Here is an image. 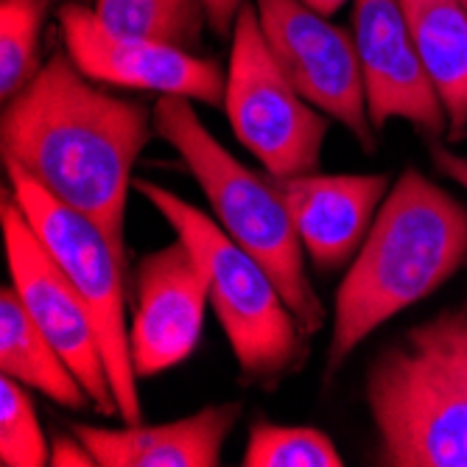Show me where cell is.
Masks as SVG:
<instances>
[{
    "instance_id": "cell-1",
    "label": "cell",
    "mask_w": 467,
    "mask_h": 467,
    "mask_svg": "<svg viewBox=\"0 0 467 467\" xmlns=\"http://www.w3.org/2000/svg\"><path fill=\"white\" fill-rule=\"evenodd\" d=\"M154 109L118 99L57 51L31 84L4 104V162L20 165L48 193L93 219L126 264V199Z\"/></svg>"
},
{
    "instance_id": "cell-2",
    "label": "cell",
    "mask_w": 467,
    "mask_h": 467,
    "mask_svg": "<svg viewBox=\"0 0 467 467\" xmlns=\"http://www.w3.org/2000/svg\"><path fill=\"white\" fill-rule=\"evenodd\" d=\"M467 266V204L406 168L336 291L325 384L384 322Z\"/></svg>"
},
{
    "instance_id": "cell-3",
    "label": "cell",
    "mask_w": 467,
    "mask_h": 467,
    "mask_svg": "<svg viewBox=\"0 0 467 467\" xmlns=\"http://www.w3.org/2000/svg\"><path fill=\"white\" fill-rule=\"evenodd\" d=\"M151 109L157 138L182 157L222 230L269 272L300 327L308 336L319 333L327 311L308 277L306 246L277 182L254 174L210 135L191 99L160 96Z\"/></svg>"
},
{
    "instance_id": "cell-4",
    "label": "cell",
    "mask_w": 467,
    "mask_h": 467,
    "mask_svg": "<svg viewBox=\"0 0 467 467\" xmlns=\"http://www.w3.org/2000/svg\"><path fill=\"white\" fill-rule=\"evenodd\" d=\"M132 188L191 244L210 280L213 306L238 369L246 384L275 389L283 378L303 367L308 356V333L285 306L269 272L241 249L216 219L193 207L168 188L132 180Z\"/></svg>"
},
{
    "instance_id": "cell-5",
    "label": "cell",
    "mask_w": 467,
    "mask_h": 467,
    "mask_svg": "<svg viewBox=\"0 0 467 467\" xmlns=\"http://www.w3.org/2000/svg\"><path fill=\"white\" fill-rule=\"evenodd\" d=\"M380 467H467V389L409 338L380 350L364 380Z\"/></svg>"
},
{
    "instance_id": "cell-6",
    "label": "cell",
    "mask_w": 467,
    "mask_h": 467,
    "mask_svg": "<svg viewBox=\"0 0 467 467\" xmlns=\"http://www.w3.org/2000/svg\"><path fill=\"white\" fill-rule=\"evenodd\" d=\"M4 168L28 224L39 235V241L48 246L54 261L70 277L96 319L112 392L118 398V417L126 420V426H138V422H143V409L130 350L123 285L130 266L120 261L112 241L93 219L59 202L34 177H28L20 165L4 162Z\"/></svg>"
},
{
    "instance_id": "cell-7",
    "label": "cell",
    "mask_w": 467,
    "mask_h": 467,
    "mask_svg": "<svg viewBox=\"0 0 467 467\" xmlns=\"http://www.w3.org/2000/svg\"><path fill=\"white\" fill-rule=\"evenodd\" d=\"M230 36L224 112L235 140L275 180L317 174L327 118L296 93L272 57L254 4L241 6Z\"/></svg>"
},
{
    "instance_id": "cell-8",
    "label": "cell",
    "mask_w": 467,
    "mask_h": 467,
    "mask_svg": "<svg viewBox=\"0 0 467 467\" xmlns=\"http://www.w3.org/2000/svg\"><path fill=\"white\" fill-rule=\"evenodd\" d=\"M0 227H4L12 285L28 317L76 372L93 409L104 417L118 414V398L112 392L96 319L48 246L28 224L12 188L4 191L0 202Z\"/></svg>"
},
{
    "instance_id": "cell-9",
    "label": "cell",
    "mask_w": 467,
    "mask_h": 467,
    "mask_svg": "<svg viewBox=\"0 0 467 467\" xmlns=\"http://www.w3.org/2000/svg\"><path fill=\"white\" fill-rule=\"evenodd\" d=\"M266 46L308 104L338 120L367 154L378 149L356 39L303 0H252Z\"/></svg>"
},
{
    "instance_id": "cell-10",
    "label": "cell",
    "mask_w": 467,
    "mask_h": 467,
    "mask_svg": "<svg viewBox=\"0 0 467 467\" xmlns=\"http://www.w3.org/2000/svg\"><path fill=\"white\" fill-rule=\"evenodd\" d=\"M57 23L65 51L90 81L224 107L227 70L219 62L162 42L115 34L84 4H65Z\"/></svg>"
},
{
    "instance_id": "cell-11",
    "label": "cell",
    "mask_w": 467,
    "mask_h": 467,
    "mask_svg": "<svg viewBox=\"0 0 467 467\" xmlns=\"http://www.w3.org/2000/svg\"><path fill=\"white\" fill-rule=\"evenodd\" d=\"M353 39L372 130L380 132L400 118L431 143L445 138L448 115L420 59L400 0H353Z\"/></svg>"
},
{
    "instance_id": "cell-12",
    "label": "cell",
    "mask_w": 467,
    "mask_h": 467,
    "mask_svg": "<svg viewBox=\"0 0 467 467\" xmlns=\"http://www.w3.org/2000/svg\"><path fill=\"white\" fill-rule=\"evenodd\" d=\"M210 280L199 254L180 235L146 254L135 275L130 350L138 378L182 364L199 345Z\"/></svg>"
},
{
    "instance_id": "cell-13",
    "label": "cell",
    "mask_w": 467,
    "mask_h": 467,
    "mask_svg": "<svg viewBox=\"0 0 467 467\" xmlns=\"http://www.w3.org/2000/svg\"><path fill=\"white\" fill-rule=\"evenodd\" d=\"M275 182L291 210L306 254L319 272H336L356 258L380 210L378 204L389 193L387 174L317 171Z\"/></svg>"
},
{
    "instance_id": "cell-14",
    "label": "cell",
    "mask_w": 467,
    "mask_h": 467,
    "mask_svg": "<svg viewBox=\"0 0 467 467\" xmlns=\"http://www.w3.org/2000/svg\"><path fill=\"white\" fill-rule=\"evenodd\" d=\"M244 414V403L204 406L160 426L96 429L73 422V434L90 448L99 467H216L224 442Z\"/></svg>"
},
{
    "instance_id": "cell-15",
    "label": "cell",
    "mask_w": 467,
    "mask_h": 467,
    "mask_svg": "<svg viewBox=\"0 0 467 467\" xmlns=\"http://www.w3.org/2000/svg\"><path fill=\"white\" fill-rule=\"evenodd\" d=\"M420 59L448 115V138L467 135V12L462 0H400Z\"/></svg>"
},
{
    "instance_id": "cell-16",
    "label": "cell",
    "mask_w": 467,
    "mask_h": 467,
    "mask_svg": "<svg viewBox=\"0 0 467 467\" xmlns=\"http://www.w3.org/2000/svg\"><path fill=\"white\" fill-rule=\"evenodd\" d=\"M0 369L65 409L93 406L76 372L28 317L15 285L0 291Z\"/></svg>"
},
{
    "instance_id": "cell-17",
    "label": "cell",
    "mask_w": 467,
    "mask_h": 467,
    "mask_svg": "<svg viewBox=\"0 0 467 467\" xmlns=\"http://www.w3.org/2000/svg\"><path fill=\"white\" fill-rule=\"evenodd\" d=\"M99 23L123 36H140L162 46L193 51L210 26L204 0H96Z\"/></svg>"
},
{
    "instance_id": "cell-18",
    "label": "cell",
    "mask_w": 467,
    "mask_h": 467,
    "mask_svg": "<svg viewBox=\"0 0 467 467\" xmlns=\"http://www.w3.org/2000/svg\"><path fill=\"white\" fill-rule=\"evenodd\" d=\"M48 0H4L0 4V99L12 101L39 73V42Z\"/></svg>"
},
{
    "instance_id": "cell-19",
    "label": "cell",
    "mask_w": 467,
    "mask_h": 467,
    "mask_svg": "<svg viewBox=\"0 0 467 467\" xmlns=\"http://www.w3.org/2000/svg\"><path fill=\"white\" fill-rule=\"evenodd\" d=\"M244 467H342L345 459L336 442L306 426H275L258 420L249 429Z\"/></svg>"
},
{
    "instance_id": "cell-20",
    "label": "cell",
    "mask_w": 467,
    "mask_h": 467,
    "mask_svg": "<svg viewBox=\"0 0 467 467\" xmlns=\"http://www.w3.org/2000/svg\"><path fill=\"white\" fill-rule=\"evenodd\" d=\"M0 464L4 467H46L51 445L42 434L34 403L23 384L9 375L0 378Z\"/></svg>"
},
{
    "instance_id": "cell-21",
    "label": "cell",
    "mask_w": 467,
    "mask_h": 467,
    "mask_svg": "<svg viewBox=\"0 0 467 467\" xmlns=\"http://www.w3.org/2000/svg\"><path fill=\"white\" fill-rule=\"evenodd\" d=\"M406 338L437 358L467 389V303L442 308L431 319L409 327Z\"/></svg>"
},
{
    "instance_id": "cell-22",
    "label": "cell",
    "mask_w": 467,
    "mask_h": 467,
    "mask_svg": "<svg viewBox=\"0 0 467 467\" xmlns=\"http://www.w3.org/2000/svg\"><path fill=\"white\" fill-rule=\"evenodd\" d=\"M51 464L54 467H96V456L90 453V448L84 445L76 434H57L51 442Z\"/></svg>"
},
{
    "instance_id": "cell-23",
    "label": "cell",
    "mask_w": 467,
    "mask_h": 467,
    "mask_svg": "<svg viewBox=\"0 0 467 467\" xmlns=\"http://www.w3.org/2000/svg\"><path fill=\"white\" fill-rule=\"evenodd\" d=\"M431 162L437 165V171L448 180H453L462 191H467V157L445 149V146H431Z\"/></svg>"
},
{
    "instance_id": "cell-24",
    "label": "cell",
    "mask_w": 467,
    "mask_h": 467,
    "mask_svg": "<svg viewBox=\"0 0 467 467\" xmlns=\"http://www.w3.org/2000/svg\"><path fill=\"white\" fill-rule=\"evenodd\" d=\"M204 4H207V15H210V28H213L219 36H230L235 17L246 0H204Z\"/></svg>"
},
{
    "instance_id": "cell-25",
    "label": "cell",
    "mask_w": 467,
    "mask_h": 467,
    "mask_svg": "<svg viewBox=\"0 0 467 467\" xmlns=\"http://www.w3.org/2000/svg\"><path fill=\"white\" fill-rule=\"evenodd\" d=\"M303 4H308L314 12H319V15H325V17H330V15H336L338 9H342L348 0H303Z\"/></svg>"
},
{
    "instance_id": "cell-26",
    "label": "cell",
    "mask_w": 467,
    "mask_h": 467,
    "mask_svg": "<svg viewBox=\"0 0 467 467\" xmlns=\"http://www.w3.org/2000/svg\"><path fill=\"white\" fill-rule=\"evenodd\" d=\"M462 6H464V12H467V0H462Z\"/></svg>"
}]
</instances>
